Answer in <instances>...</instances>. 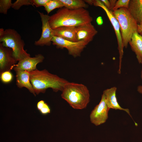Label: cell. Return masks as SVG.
<instances>
[{"instance_id":"30","label":"cell","mask_w":142,"mask_h":142,"mask_svg":"<svg viewBox=\"0 0 142 142\" xmlns=\"http://www.w3.org/2000/svg\"><path fill=\"white\" fill-rule=\"evenodd\" d=\"M140 75L141 78L142 79V69ZM137 90L139 93L142 94V85H139L137 87Z\"/></svg>"},{"instance_id":"19","label":"cell","mask_w":142,"mask_h":142,"mask_svg":"<svg viewBox=\"0 0 142 142\" xmlns=\"http://www.w3.org/2000/svg\"><path fill=\"white\" fill-rule=\"evenodd\" d=\"M63 7V4L60 0H50L44 7L45 10L48 14L56 8H61Z\"/></svg>"},{"instance_id":"7","label":"cell","mask_w":142,"mask_h":142,"mask_svg":"<svg viewBox=\"0 0 142 142\" xmlns=\"http://www.w3.org/2000/svg\"><path fill=\"white\" fill-rule=\"evenodd\" d=\"M52 44L58 48L66 49L68 54L74 58L80 56L82 52L88 44L83 41L73 42L54 36L51 40Z\"/></svg>"},{"instance_id":"29","label":"cell","mask_w":142,"mask_h":142,"mask_svg":"<svg viewBox=\"0 0 142 142\" xmlns=\"http://www.w3.org/2000/svg\"><path fill=\"white\" fill-rule=\"evenodd\" d=\"M96 22L98 25H102L103 23V20L102 17L101 16L98 17L96 19Z\"/></svg>"},{"instance_id":"20","label":"cell","mask_w":142,"mask_h":142,"mask_svg":"<svg viewBox=\"0 0 142 142\" xmlns=\"http://www.w3.org/2000/svg\"><path fill=\"white\" fill-rule=\"evenodd\" d=\"M12 4L11 0H0V13L7 14L8 10L11 7Z\"/></svg>"},{"instance_id":"2","label":"cell","mask_w":142,"mask_h":142,"mask_svg":"<svg viewBox=\"0 0 142 142\" xmlns=\"http://www.w3.org/2000/svg\"><path fill=\"white\" fill-rule=\"evenodd\" d=\"M29 72L30 82L36 94L44 93L48 88L55 92L62 91L64 84L68 82L46 69L39 70L37 69Z\"/></svg>"},{"instance_id":"28","label":"cell","mask_w":142,"mask_h":142,"mask_svg":"<svg viewBox=\"0 0 142 142\" xmlns=\"http://www.w3.org/2000/svg\"><path fill=\"white\" fill-rule=\"evenodd\" d=\"M117 1L116 0H110L109 1L110 3L111 6V11H112L115 6V3Z\"/></svg>"},{"instance_id":"8","label":"cell","mask_w":142,"mask_h":142,"mask_svg":"<svg viewBox=\"0 0 142 142\" xmlns=\"http://www.w3.org/2000/svg\"><path fill=\"white\" fill-rule=\"evenodd\" d=\"M110 109L106 105L105 96L103 94L99 103L95 106L90 114L91 123L96 126L105 123L108 118Z\"/></svg>"},{"instance_id":"17","label":"cell","mask_w":142,"mask_h":142,"mask_svg":"<svg viewBox=\"0 0 142 142\" xmlns=\"http://www.w3.org/2000/svg\"><path fill=\"white\" fill-rule=\"evenodd\" d=\"M128 9L137 23L142 25V0H130Z\"/></svg>"},{"instance_id":"14","label":"cell","mask_w":142,"mask_h":142,"mask_svg":"<svg viewBox=\"0 0 142 142\" xmlns=\"http://www.w3.org/2000/svg\"><path fill=\"white\" fill-rule=\"evenodd\" d=\"M16 73V84L19 88L25 87L36 96L30 81L29 72L19 69L14 70Z\"/></svg>"},{"instance_id":"16","label":"cell","mask_w":142,"mask_h":142,"mask_svg":"<svg viewBox=\"0 0 142 142\" xmlns=\"http://www.w3.org/2000/svg\"><path fill=\"white\" fill-rule=\"evenodd\" d=\"M129 44L135 53L138 63L142 64V36L138 32H134Z\"/></svg>"},{"instance_id":"9","label":"cell","mask_w":142,"mask_h":142,"mask_svg":"<svg viewBox=\"0 0 142 142\" xmlns=\"http://www.w3.org/2000/svg\"><path fill=\"white\" fill-rule=\"evenodd\" d=\"M38 12L42 22V32L40 38L35 42L34 45L41 46H50L51 44L52 39L54 36L53 29L51 28L49 22V16L38 11Z\"/></svg>"},{"instance_id":"24","label":"cell","mask_w":142,"mask_h":142,"mask_svg":"<svg viewBox=\"0 0 142 142\" xmlns=\"http://www.w3.org/2000/svg\"><path fill=\"white\" fill-rule=\"evenodd\" d=\"M33 6L36 7L42 6L44 7L50 1V0H32Z\"/></svg>"},{"instance_id":"6","label":"cell","mask_w":142,"mask_h":142,"mask_svg":"<svg viewBox=\"0 0 142 142\" xmlns=\"http://www.w3.org/2000/svg\"><path fill=\"white\" fill-rule=\"evenodd\" d=\"M93 4L96 6H99L105 11L114 29L117 38L118 45L119 56V65L118 72H121V64L124 51V47L122 38L120 27L119 23L114 15L112 11L108 9L100 0H93Z\"/></svg>"},{"instance_id":"1","label":"cell","mask_w":142,"mask_h":142,"mask_svg":"<svg viewBox=\"0 0 142 142\" xmlns=\"http://www.w3.org/2000/svg\"><path fill=\"white\" fill-rule=\"evenodd\" d=\"M92 17L85 8L71 9L63 7L49 16V22L53 29L62 26L77 27L91 23Z\"/></svg>"},{"instance_id":"25","label":"cell","mask_w":142,"mask_h":142,"mask_svg":"<svg viewBox=\"0 0 142 142\" xmlns=\"http://www.w3.org/2000/svg\"><path fill=\"white\" fill-rule=\"evenodd\" d=\"M39 111L43 115H46L50 113V109L48 104L45 103L43 107Z\"/></svg>"},{"instance_id":"23","label":"cell","mask_w":142,"mask_h":142,"mask_svg":"<svg viewBox=\"0 0 142 142\" xmlns=\"http://www.w3.org/2000/svg\"><path fill=\"white\" fill-rule=\"evenodd\" d=\"M130 0H118L117 1L113 11L120 8L124 7L128 9Z\"/></svg>"},{"instance_id":"26","label":"cell","mask_w":142,"mask_h":142,"mask_svg":"<svg viewBox=\"0 0 142 142\" xmlns=\"http://www.w3.org/2000/svg\"><path fill=\"white\" fill-rule=\"evenodd\" d=\"M45 103V102L43 100H41L39 101L37 105V109L40 111L43 107Z\"/></svg>"},{"instance_id":"5","label":"cell","mask_w":142,"mask_h":142,"mask_svg":"<svg viewBox=\"0 0 142 142\" xmlns=\"http://www.w3.org/2000/svg\"><path fill=\"white\" fill-rule=\"evenodd\" d=\"M112 12L120 26L123 47L126 48L133 33L138 32V24L128 9L121 8Z\"/></svg>"},{"instance_id":"21","label":"cell","mask_w":142,"mask_h":142,"mask_svg":"<svg viewBox=\"0 0 142 142\" xmlns=\"http://www.w3.org/2000/svg\"><path fill=\"white\" fill-rule=\"evenodd\" d=\"M29 5L33 6L32 0H17L12 3L11 8L18 10L23 6Z\"/></svg>"},{"instance_id":"22","label":"cell","mask_w":142,"mask_h":142,"mask_svg":"<svg viewBox=\"0 0 142 142\" xmlns=\"http://www.w3.org/2000/svg\"><path fill=\"white\" fill-rule=\"evenodd\" d=\"M0 74L1 80L4 83H9L13 79V75L10 71H4Z\"/></svg>"},{"instance_id":"3","label":"cell","mask_w":142,"mask_h":142,"mask_svg":"<svg viewBox=\"0 0 142 142\" xmlns=\"http://www.w3.org/2000/svg\"><path fill=\"white\" fill-rule=\"evenodd\" d=\"M62 92V98L75 109L85 108L90 101L89 91L86 86L82 84L68 81Z\"/></svg>"},{"instance_id":"15","label":"cell","mask_w":142,"mask_h":142,"mask_svg":"<svg viewBox=\"0 0 142 142\" xmlns=\"http://www.w3.org/2000/svg\"><path fill=\"white\" fill-rule=\"evenodd\" d=\"M53 29L54 36L60 37L68 41L77 42L76 27L62 26Z\"/></svg>"},{"instance_id":"27","label":"cell","mask_w":142,"mask_h":142,"mask_svg":"<svg viewBox=\"0 0 142 142\" xmlns=\"http://www.w3.org/2000/svg\"><path fill=\"white\" fill-rule=\"evenodd\" d=\"M100 1L108 9L111 11V6L109 1L108 0H101Z\"/></svg>"},{"instance_id":"18","label":"cell","mask_w":142,"mask_h":142,"mask_svg":"<svg viewBox=\"0 0 142 142\" xmlns=\"http://www.w3.org/2000/svg\"><path fill=\"white\" fill-rule=\"evenodd\" d=\"M63 3L64 7L68 9H74L81 8H86L88 7L84 0H60Z\"/></svg>"},{"instance_id":"10","label":"cell","mask_w":142,"mask_h":142,"mask_svg":"<svg viewBox=\"0 0 142 142\" xmlns=\"http://www.w3.org/2000/svg\"><path fill=\"white\" fill-rule=\"evenodd\" d=\"M18 61L14 55L12 49L3 46L0 43V73L10 71Z\"/></svg>"},{"instance_id":"31","label":"cell","mask_w":142,"mask_h":142,"mask_svg":"<svg viewBox=\"0 0 142 142\" xmlns=\"http://www.w3.org/2000/svg\"><path fill=\"white\" fill-rule=\"evenodd\" d=\"M138 32L142 36V25L138 24Z\"/></svg>"},{"instance_id":"32","label":"cell","mask_w":142,"mask_h":142,"mask_svg":"<svg viewBox=\"0 0 142 142\" xmlns=\"http://www.w3.org/2000/svg\"><path fill=\"white\" fill-rule=\"evenodd\" d=\"M85 2L87 3L90 5L93 4V1L92 0H84Z\"/></svg>"},{"instance_id":"12","label":"cell","mask_w":142,"mask_h":142,"mask_svg":"<svg viewBox=\"0 0 142 142\" xmlns=\"http://www.w3.org/2000/svg\"><path fill=\"white\" fill-rule=\"evenodd\" d=\"M44 58V56L41 54L36 55L33 57H27L18 61L13 69L30 72L36 69L37 65L42 62Z\"/></svg>"},{"instance_id":"4","label":"cell","mask_w":142,"mask_h":142,"mask_svg":"<svg viewBox=\"0 0 142 142\" xmlns=\"http://www.w3.org/2000/svg\"><path fill=\"white\" fill-rule=\"evenodd\" d=\"M0 42L3 46L12 49L14 57L18 62L30 56L24 49V42L20 35L14 29L8 28L4 30L1 28Z\"/></svg>"},{"instance_id":"13","label":"cell","mask_w":142,"mask_h":142,"mask_svg":"<svg viewBox=\"0 0 142 142\" xmlns=\"http://www.w3.org/2000/svg\"><path fill=\"white\" fill-rule=\"evenodd\" d=\"M117 89L116 87H114L104 90L103 94L105 96L107 106L109 109L124 111L132 118L129 109L122 108L119 104L116 97Z\"/></svg>"},{"instance_id":"11","label":"cell","mask_w":142,"mask_h":142,"mask_svg":"<svg viewBox=\"0 0 142 142\" xmlns=\"http://www.w3.org/2000/svg\"><path fill=\"white\" fill-rule=\"evenodd\" d=\"M98 31L91 22L76 27V42L83 41L88 44L92 41Z\"/></svg>"}]
</instances>
